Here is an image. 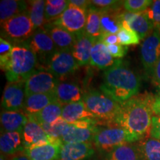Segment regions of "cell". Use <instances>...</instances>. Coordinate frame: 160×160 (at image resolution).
<instances>
[{"instance_id":"26","label":"cell","mask_w":160,"mask_h":160,"mask_svg":"<svg viewBox=\"0 0 160 160\" xmlns=\"http://www.w3.org/2000/svg\"><path fill=\"white\" fill-rule=\"evenodd\" d=\"M56 101L54 93H37L27 96L23 111L27 115L35 114Z\"/></svg>"},{"instance_id":"7","label":"cell","mask_w":160,"mask_h":160,"mask_svg":"<svg viewBox=\"0 0 160 160\" xmlns=\"http://www.w3.org/2000/svg\"><path fill=\"white\" fill-rule=\"evenodd\" d=\"M47 71L61 81L79 67L71 50H57L46 60Z\"/></svg>"},{"instance_id":"45","label":"cell","mask_w":160,"mask_h":160,"mask_svg":"<svg viewBox=\"0 0 160 160\" xmlns=\"http://www.w3.org/2000/svg\"><path fill=\"white\" fill-rule=\"evenodd\" d=\"M11 160H31V159H30L28 157H26V156L22 154V155L17 156V157L12 158Z\"/></svg>"},{"instance_id":"33","label":"cell","mask_w":160,"mask_h":160,"mask_svg":"<svg viewBox=\"0 0 160 160\" xmlns=\"http://www.w3.org/2000/svg\"><path fill=\"white\" fill-rule=\"evenodd\" d=\"M40 125L42 127L44 131L50 137L53 139H60L64 129L68 125V123L61 117L52 124L42 123L40 124Z\"/></svg>"},{"instance_id":"46","label":"cell","mask_w":160,"mask_h":160,"mask_svg":"<svg viewBox=\"0 0 160 160\" xmlns=\"http://www.w3.org/2000/svg\"><path fill=\"white\" fill-rule=\"evenodd\" d=\"M0 160H9L7 159V156L4 155V154H2L1 153V157H0Z\"/></svg>"},{"instance_id":"1","label":"cell","mask_w":160,"mask_h":160,"mask_svg":"<svg viewBox=\"0 0 160 160\" xmlns=\"http://www.w3.org/2000/svg\"><path fill=\"white\" fill-rule=\"evenodd\" d=\"M155 96L150 93H138L120 103L117 116L108 123L121 127L142 139L150 137Z\"/></svg>"},{"instance_id":"5","label":"cell","mask_w":160,"mask_h":160,"mask_svg":"<svg viewBox=\"0 0 160 160\" xmlns=\"http://www.w3.org/2000/svg\"><path fill=\"white\" fill-rule=\"evenodd\" d=\"M82 101L88 111L94 116L96 119L112 121L119 112L120 103L111 99L103 92L90 90L84 93Z\"/></svg>"},{"instance_id":"28","label":"cell","mask_w":160,"mask_h":160,"mask_svg":"<svg viewBox=\"0 0 160 160\" xmlns=\"http://www.w3.org/2000/svg\"><path fill=\"white\" fill-rule=\"evenodd\" d=\"M103 160H142L137 144L118 146L107 153Z\"/></svg>"},{"instance_id":"21","label":"cell","mask_w":160,"mask_h":160,"mask_svg":"<svg viewBox=\"0 0 160 160\" xmlns=\"http://www.w3.org/2000/svg\"><path fill=\"white\" fill-rule=\"evenodd\" d=\"M45 30L53 39L58 50H71L77 39V35L68 31L53 22L48 24Z\"/></svg>"},{"instance_id":"43","label":"cell","mask_w":160,"mask_h":160,"mask_svg":"<svg viewBox=\"0 0 160 160\" xmlns=\"http://www.w3.org/2000/svg\"><path fill=\"white\" fill-rule=\"evenodd\" d=\"M68 2L86 11H88L91 6V1H86V0H70Z\"/></svg>"},{"instance_id":"15","label":"cell","mask_w":160,"mask_h":160,"mask_svg":"<svg viewBox=\"0 0 160 160\" xmlns=\"http://www.w3.org/2000/svg\"><path fill=\"white\" fill-rule=\"evenodd\" d=\"M62 144L60 139H54L42 145L26 148L22 153L31 160H59Z\"/></svg>"},{"instance_id":"31","label":"cell","mask_w":160,"mask_h":160,"mask_svg":"<svg viewBox=\"0 0 160 160\" xmlns=\"http://www.w3.org/2000/svg\"><path fill=\"white\" fill-rule=\"evenodd\" d=\"M142 160H160V140L148 137L137 143Z\"/></svg>"},{"instance_id":"40","label":"cell","mask_w":160,"mask_h":160,"mask_svg":"<svg viewBox=\"0 0 160 160\" xmlns=\"http://www.w3.org/2000/svg\"><path fill=\"white\" fill-rule=\"evenodd\" d=\"M150 137L160 140V117L153 116L152 119V125Z\"/></svg>"},{"instance_id":"29","label":"cell","mask_w":160,"mask_h":160,"mask_svg":"<svg viewBox=\"0 0 160 160\" xmlns=\"http://www.w3.org/2000/svg\"><path fill=\"white\" fill-rule=\"evenodd\" d=\"M28 4L25 1L2 0L0 2V21L1 24L11 18L27 11Z\"/></svg>"},{"instance_id":"42","label":"cell","mask_w":160,"mask_h":160,"mask_svg":"<svg viewBox=\"0 0 160 160\" xmlns=\"http://www.w3.org/2000/svg\"><path fill=\"white\" fill-rule=\"evenodd\" d=\"M151 80L152 82H153L156 87L160 84V58L155 65L153 74H152Z\"/></svg>"},{"instance_id":"41","label":"cell","mask_w":160,"mask_h":160,"mask_svg":"<svg viewBox=\"0 0 160 160\" xmlns=\"http://www.w3.org/2000/svg\"><path fill=\"white\" fill-rule=\"evenodd\" d=\"M99 41L105 44L106 46L114 45V44L119 43L117 34H111V33H105L102 34L99 38Z\"/></svg>"},{"instance_id":"11","label":"cell","mask_w":160,"mask_h":160,"mask_svg":"<svg viewBox=\"0 0 160 160\" xmlns=\"http://www.w3.org/2000/svg\"><path fill=\"white\" fill-rule=\"evenodd\" d=\"M86 19L87 11L68 2V5L62 14L53 23L72 33L77 34L85 31Z\"/></svg>"},{"instance_id":"23","label":"cell","mask_w":160,"mask_h":160,"mask_svg":"<svg viewBox=\"0 0 160 160\" xmlns=\"http://www.w3.org/2000/svg\"><path fill=\"white\" fill-rule=\"evenodd\" d=\"M62 117L68 124H74L88 119H96L94 116L88 111L82 100L64 105L62 110Z\"/></svg>"},{"instance_id":"32","label":"cell","mask_w":160,"mask_h":160,"mask_svg":"<svg viewBox=\"0 0 160 160\" xmlns=\"http://www.w3.org/2000/svg\"><path fill=\"white\" fill-rule=\"evenodd\" d=\"M62 106L59 102L56 101L50 104L39 113L30 116L34 118L39 124H52L62 117Z\"/></svg>"},{"instance_id":"9","label":"cell","mask_w":160,"mask_h":160,"mask_svg":"<svg viewBox=\"0 0 160 160\" xmlns=\"http://www.w3.org/2000/svg\"><path fill=\"white\" fill-rule=\"evenodd\" d=\"M160 58V28L153 31L143 40L140 46V59L145 76L152 77L156 64Z\"/></svg>"},{"instance_id":"20","label":"cell","mask_w":160,"mask_h":160,"mask_svg":"<svg viewBox=\"0 0 160 160\" xmlns=\"http://www.w3.org/2000/svg\"><path fill=\"white\" fill-rule=\"evenodd\" d=\"M1 133L2 132H21L28 121V116L24 111H2L1 117Z\"/></svg>"},{"instance_id":"12","label":"cell","mask_w":160,"mask_h":160,"mask_svg":"<svg viewBox=\"0 0 160 160\" xmlns=\"http://www.w3.org/2000/svg\"><path fill=\"white\" fill-rule=\"evenodd\" d=\"M25 98V82H8L4 89L2 108L3 111H23Z\"/></svg>"},{"instance_id":"4","label":"cell","mask_w":160,"mask_h":160,"mask_svg":"<svg viewBox=\"0 0 160 160\" xmlns=\"http://www.w3.org/2000/svg\"><path fill=\"white\" fill-rule=\"evenodd\" d=\"M141 137L117 126L98 127L93 138L96 148L101 152L108 153L118 146L134 143L142 140Z\"/></svg>"},{"instance_id":"30","label":"cell","mask_w":160,"mask_h":160,"mask_svg":"<svg viewBox=\"0 0 160 160\" xmlns=\"http://www.w3.org/2000/svg\"><path fill=\"white\" fill-rule=\"evenodd\" d=\"M102 11L91 5L87 11V19L85 32L90 37L98 39L102 35Z\"/></svg>"},{"instance_id":"25","label":"cell","mask_w":160,"mask_h":160,"mask_svg":"<svg viewBox=\"0 0 160 160\" xmlns=\"http://www.w3.org/2000/svg\"><path fill=\"white\" fill-rule=\"evenodd\" d=\"M122 8H123V7L108 11H102V34H117L122 28V13L124 11Z\"/></svg>"},{"instance_id":"27","label":"cell","mask_w":160,"mask_h":160,"mask_svg":"<svg viewBox=\"0 0 160 160\" xmlns=\"http://www.w3.org/2000/svg\"><path fill=\"white\" fill-rule=\"evenodd\" d=\"M27 4V13L36 31L45 30V26L48 24L45 17L46 1L33 0L28 1Z\"/></svg>"},{"instance_id":"34","label":"cell","mask_w":160,"mask_h":160,"mask_svg":"<svg viewBox=\"0 0 160 160\" xmlns=\"http://www.w3.org/2000/svg\"><path fill=\"white\" fill-rule=\"evenodd\" d=\"M119 43L124 46L139 45L140 41L139 36L136 32L130 28L122 27L117 33Z\"/></svg>"},{"instance_id":"2","label":"cell","mask_w":160,"mask_h":160,"mask_svg":"<svg viewBox=\"0 0 160 160\" xmlns=\"http://www.w3.org/2000/svg\"><path fill=\"white\" fill-rule=\"evenodd\" d=\"M140 87L139 76L127 63L118 59L114 65L104 71L100 90L116 102L122 103L137 95Z\"/></svg>"},{"instance_id":"14","label":"cell","mask_w":160,"mask_h":160,"mask_svg":"<svg viewBox=\"0 0 160 160\" xmlns=\"http://www.w3.org/2000/svg\"><path fill=\"white\" fill-rule=\"evenodd\" d=\"M21 45L25 46L34 52L37 58L39 57H46V60L58 50L53 39L45 30L36 31L33 34Z\"/></svg>"},{"instance_id":"17","label":"cell","mask_w":160,"mask_h":160,"mask_svg":"<svg viewBox=\"0 0 160 160\" xmlns=\"http://www.w3.org/2000/svg\"><path fill=\"white\" fill-rule=\"evenodd\" d=\"M76 35L77 39L71 49L73 57L79 66L90 65L92 48L97 39L90 37L85 31Z\"/></svg>"},{"instance_id":"38","label":"cell","mask_w":160,"mask_h":160,"mask_svg":"<svg viewBox=\"0 0 160 160\" xmlns=\"http://www.w3.org/2000/svg\"><path fill=\"white\" fill-rule=\"evenodd\" d=\"M146 13L155 28H160V0L153 1L152 5L146 10Z\"/></svg>"},{"instance_id":"13","label":"cell","mask_w":160,"mask_h":160,"mask_svg":"<svg viewBox=\"0 0 160 160\" xmlns=\"http://www.w3.org/2000/svg\"><path fill=\"white\" fill-rule=\"evenodd\" d=\"M122 27L136 32L141 40L147 38L155 29V26L149 19L146 11L141 13L124 11L122 13Z\"/></svg>"},{"instance_id":"47","label":"cell","mask_w":160,"mask_h":160,"mask_svg":"<svg viewBox=\"0 0 160 160\" xmlns=\"http://www.w3.org/2000/svg\"><path fill=\"white\" fill-rule=\"evenodd\" d=\"M157 91H158V94L160 95V84H159V85H158L157 86Z\"/></svg>"},{"instance_id":"10","label":"cell","mask_w":160,"mask_h":160,"mask_svg":"<svg viewBox=\"0 0 160 160\" xmlns=\"http://www.w3.org/2000/svg\"><path fill=\"white\" fill-rule=\"evenodd\" d=\"M59 81L49 71L35 70L25 81L26 97L37 93H54Z\"/></svg>"},{"instance_id":"19","label":"cell","mask_w":160,"mask_h":160,"mask_svg":"<svg viewBox=\"0 0 160 160\" xmlns=\"http://www.w3.org/2000/svg\"><path fill=\"white\" fill-rule=\"evenodd\" d=\"M54 94L57 101L64 105L82 100L84 93L78 84L59 80L56 87Z\"/></svg>"},{"instance_id":"37","label":"cell","mask_w":160,"mask_h":160,"mask_svg":"<svg viewBox=\"0 0 160 160\" xmlns=\"http://www.w3.org/2000/svg\"><path fill=\"white\" fill-rule=\"evenodd\" d=\"M123 2L124 1L115 0H92L91 5L100 11H108L123 7Z\"/></svg>"},{"instance_id":"22","label":"cell","mask_w":160,"mask_h":160,"mask_svg":"<svg viewBox=\"0 0 160 160\" xmlns=\"http://www.w3.org/2000/svg\"><path fill=\"white\" fill-rule=\"evenodd\" d=\"M25 147L23 142V135L21 132H2L0 137V151L2 154L5 156L14 155L22 152Z\"/></svg>"},{"instance_id":"18","label":"cell","mask_w":160,"mask_h":160,"mask_svg":"<svg viewBox=\"0 0 160 160\" xmlns=\"http://www.w3.org/2000/svg\"><path fill=\"white\" fill-rule=\"evenodd\" d=\"M94 153L91 142L62 144L59 160H88Z\"/></svg>"},{"instance_id":"6","label":"cell","mask_w":160,"mask_h":160,"mask_svg":"<svg viewBox=\"0 0 160 160\" xmlns=\"http://www.w3.org/2000/svg\"><path fill=\"white\" fill-rule=\"evenodd\" d=\"M35 31L27 11L1 24V37L15 45H22Z\"/></svg>"},{"instance_id":"35","label":"cell","mask_w":160,"mask_h":160,"mask_svg":"<svg viewBox=\"0 0 160 160\" xmlns=\"http://www.w3.org/2000/svg\"><path fill=\"white\" fill-rule=\"evenodd\" d=\"M153 2L151 0H125L123 2V8L131 13H141L148 8Z\"/></svg>"},{"instance_id":"39","label":"cell","mask_w":160,"mask_h":160,"mask_svg":"<svg viewBox=\"0 0 160 160\" xmlns=\"http://www.w3.org/2000/svg\"><path fill=\"white\" fill-rule=\"evenodd\" d=\"M107 47L112 57L117 60L125 57L126 53H127L128 49L127 46H124L119 43L108 45Z\"/></svg>"},{"instance_id":"36","label":"cell","mask_w":160,"mask_h":160,"mask_svg":"<svg viewBox=\"0 0 160 160\" xmlns=\"http://www.w3.org/2000/svg\"><path fill=\"white\" fill-rule=\"evenodd\" d=\"M13 46L12 43L3 38H0V66L4 71L11 56Z\"/></svg>"},{"instance_id":"8","label":"cell","mask_w":160,"mask_h":160,"mask_svg":"<svg viewBox=\"0 0 160 160\" xmlns=\"http://www.w3.org/2000/svg\"><path fill=\"white\" fill-rule=\"evenodd\" d=\"M97 120L88 119L74 124H68L61 136L63 144L91 142L97 133Z\"/></svg>"},{"instance_id":"24","label":"cell","mask_w":160,"mask_h":160,"mask_svg":"<svg viewBox=\"0 0 160 160\" xmlns=\"http://www.w3.org/2000/svg\"><path fill=\"white\" fill-rule=\"evenodd\" d=\"M117 60L112 57L105 44L99 41V39L96 41L91 50L90 65L105 71L114 65Z\"/></svg>"},{"instance_id":"16","label":"cell","mask_w":160,"mask_h":160,"mask_svg":"<svg viewBox=\"0 0 160 160\" xmlns=\"http://www.w3.org/2000/svg\"><path fill=\"white\" fill-rule=\"evenodd\" d=\"M28 116V121L24 128L22 132L25 148L32 146L42 145L54 139L46 133L42 127L34 118L30 115Z\"/></svg>"},{"instance_id":"44","label":"cell","mask_w":160,"mask_h":160,"mask_svg":"<svg viewBox=\"0 0 160 160\" xmlns=\"http://www.w3.org/2000/svg\"><path fill=\"white\" fill-rule=\"evenodd\" d=\"M153 113L154 116L160 117V95L157 94L155 96L154 102H153Z\"/></svg>"},{"instance_id":"3","label":"cell","mask_w":160,"mask_h":160,"mask_svg":"<svg viewBox=\"0 0 160 160\" xmlns=\"http://www.w3.org/2000/svg\"><path fill=\"white\" fill-rule=\"evenodd\" d=\"M37 65V56L28 48L14 45L4 71L8 82H25Z\"/></svg>"}]
</instances>
